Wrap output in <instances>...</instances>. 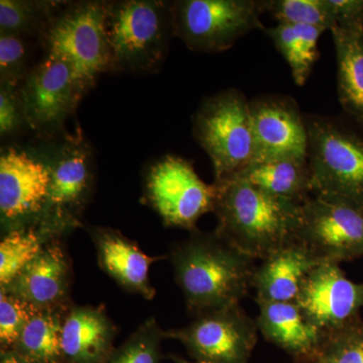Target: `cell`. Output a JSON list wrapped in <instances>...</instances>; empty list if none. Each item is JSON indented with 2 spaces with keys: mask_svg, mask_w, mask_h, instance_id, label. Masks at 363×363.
I'll list each match as a JSON object with an SVG mask.
<instances>
[{
  "mask_svg": "<svg viewBox=\"0 0 363 363\" xmlns=\"http://www.w3.org/2000/svg\"><path fill=\"white\" fill-rule=\"evenodd\" d=\"M177 285L189 312L201 313L240 304L252 289L255 260L216 233L191 231L169 253Z\"/></svg>",
  "mask_w": 363,
  "mask_h": 363,
  "instance_id": "1",
  "label": "cell"
},
{
  "mask_svg": "<svg viewBox=\"0 0 363 363\" xmlns=\"http://www.w3.org/2000/svg\"><path fill=\"white\" fill-rule=\"evenodd\" d=\"M213 185L215 233L247 257L262 260L297 240L302 204L267 194L235 176Z\"/></svg>",
  "mask_w": 363,
  "mask_h": 363,
  "instance_id": "2",
  "label": "cell"
},
{
  "mask_svg": "<svg viewBox=\"0 0 363 363\" xmlns=\"http://www.w3.org/2000/svg\"><path fill=\"white\" fill-rule=\"evenodd\" d=\"M306 121L313 195L363 210V124L345 114Z\"/></svg>",
  "mask_w": 363,
  "mask_h": 363,
  "instance_id": "3",
  "label": "cell"
},
{
  "mask_svg": "<svg viewBox=\"0 0 363 363\" xmlns=\"http://www.w3.org/2000/svg\"><path fill=\"white\" fill-rule=\"evenodd\" d=\"M111 71L152 73L164 64L174 37L171 1H105Z\"/></svg>",
  "mask_w": 363,
  "mask_h": 363,
  "instance_id": "4",
  "label": "cell"
},
{
  "mask_svg": "<svg viewBox=\"0 0 363 363\" xmlns=\"http://www.w3.org/2000/svg\"><path fill=\"white\" fill-rule=\"evenodd\" d=\"M43 45L45 54L70 66L81 97L111 71L105 30V1H83L59 9L48 26Z\"/></svg>",
  "mask_w": 363,
  "mask_h": 363,
  "instance_id": "5",
  "label": "cell"
},
{
  "mask_svg": "<svg viewBox=\"0 0 363 363\" xmlns=\"http://www.w3.org/2000/svg\"><path fill=\"white\" fill-rule=\"evenodd\" d=\"M192 121L193 135L211 160L214 181L252 164L255 140L250 101L241 91L229 88L207 97Z\"/></svg>",
  "mask_w": 363,
  "mask_h": 363,
  "instance_id": "6",
  "label": "cell"
},
{
  "mask_svg": "<svg viewBox=\"0 0 363 363\" xmlns=\"http://www.w3.org/2000/svg\"><path fill=\"white\" fill-rule=\"evenodd\" d=\"M174 37L199 52L226 51L241 38L264 28L262 0L171 1Z\"/></svg>",
  "mask_w": 363,
  "mask_h": 363,
  "instance_id": "7",
  "label": "cell"
},
{
  "mask_svg": "<svg viewBox=\"0 0 363 363\" xmlns=\"http://www.w3.org/2000/svg\"><path fill=\"white\" fill-rule=\"evenodd\" d=\"M44 162L50 172L49 193L35 224L60 238L78 225L93 194V150L82 135L67 136Z\"/></svg>",
  "mask_w": 363,
  "mask_h": 363,
  "instance_id": "8",
  "label": "cell"
},
{
  "mask_svg": "<svg viewBox=\"0 0 363 363\" xmlns=\"http://www.w3.org/2000/svg\"><path fill=\"white\" fill-rule=\"evenodd\" d=\"M145 196L164 225L196 230L203 215L213 212L215 188L182 157L166 156L145 176Z\"/></svg>",
  "mask_w": 363,
  "mask_h": 363,
  "instance_id": "9",
  "label": "cell"
},
{
  "mask_svg": "<svg viewBox=\"0 0 363 363\" xmlns=\"http://www.w3.org/2000/svg\"><path fill=\"white\" fill-rule=\"evenodd\" d=\"M259 333L257 321L240 304L201 313L187 326L164 331L198 362L211 363H250Z\"/></svg>",
  "mask_w": 363,
  "mask_h": 363,
  "instance_id": "10",
  "label": "cell"
},
{
  "mask_svg": "<svg viewBox=\"0 0 363 363\" xmlns=\"http://www.w3.org/2000/svg\"><path fill=\"white\" fill-rule=\"evenodd\" d=\"M297 241L321 262L363 257V210L313 195L301 205Z\"/></svg>",
  "mask_w": 363,
  "mask_h": 363,
  "instance_id": "11",
  "label": "cell"
},
{
  "mask_svg": "<svg viewBox=\"0 0 363 363\" xmlns=\"http://www.w3.org/2000/svg\"><path fill=\"white\" fill-rule=\"evenodd\" d=\"M28 128L42 136L63 130L82 99L70 66L45 54L20 86Z\"/></svg>",
  "mask_w": 363,
  "mask_h": 363,
  "instance_id": "12",
  "label": "cell"
},
{
  "mask_svg": "<svg viewBox=\"0 0 363 363\" xmlns=\"http://www.w3.org/2000/svg\"><path fill=\"white\" fill-rule=\"evenodd\" d=\"M255 156L253 162L308 161L307 121L293 98L264 95L250 101Z\"/></svg>",
  "mask_w": 363,
  "mask_h": 363,
  "instance_id": "13",
  "label": "cell"
},
{
  "mask_svg": "<svg viewBox=\"0 0 363 363\" xmlns=\"http://www.w3.org/2000/svg\"><path fill=\"white\" fill-rule=\"evenodd\" d=\"M50 172L43 160L21 150L0 156V214L6 233L39 220L49 193Z\"/></svg>",
  "mask_w": 363,
  "mask_h": 363,
  "instance_id": "14",
  "label": "cell"
},
{
  "mask_svg": "<svg viewBox=\"0 0 363 363\" xmlns=\"http://www.w3.org/2000/svg\"><path fill=\"white\" fill-rule=\"evenodd\" d=\"M296 303L308 321L326 333L362 317L363 281H351L340 264L322 262L305 279Z\"/></svg>",
  "mask_w": 363,
  "mask_h": 363,
  "instance_id": "15",
  "label": "cell"
},
{
  "mask_svg": "<svg viewBox=\"0 0 363 363\" xmlns=\"http://www.w3.org/2000/svg\"><path fill=\"white\" fill-rule=\"evenodd\" d=\"M71 283L70 257L59 238H55L18 278L1 289L37 309H68Z\"/></svg>",
  "mask_w": 363,
  "mask_h": 363,
  "instance_id": "16",
  "label": "cell"
},
{
  "mask_svg": "<svg viewBox=\"0 0 363 363\" xmlns=\"http://www.w3.org/2000/svg\"><path fill=\"white\" fill-rule=\"evenodd\" d=\"M87 231L96 247L100 267L124 290L152 300L156 290L150 284V269L162 257H150L116 229L90 226Z\"/></svg>",
  "mask_w": 363,
  "mask_h": 363,
  "instance_id": "17",
  "label": "cell"
},
{
  "mask_svg": "<svg viewBox=\"0 0 363 363\" xmlns=\"http://www.w3.org/2000/svg\"><path fill=\"white\" fill-rule=\"evenodd\" d=\"M322 264L298 241L279 248L260 260L253 274L257 302H296L305 279Z\"/></svg>",
  "mask_w": 363,
  "mask_h": 363,
  "instance_id": "18",
  "label": "cell"
},
{
  "mask_svg": "<svg viewBox=\"0 0 363 363\" xmlns=\"http://www.w3.org/2000/svg\"><path fill=\"white\" fill-rule=\"evenodd\" d=\"M116 326L104 306L71 305L62 328L63 358L72 363H100L111 353Z\"/></svg>",
  "mask_w": 363,
  "mask_h": 363,
  "instance_id": "19",
  "label": "cell"
},
{
  "mask_svg": "<svg viewBox=\"0 0 363 363\" xmlns=\"http://www.w3.org/2000/svg\"><path fill=\"white\" fill-rule=\"evenodd\" d=\"M259 333L288 353L294 362H308L316 352L324 333L313 326L296 302H257Z\"/></svg>",
  "mask_w": 363,
  "mask_h": 363,
  "instance_id": "20",
  "label": "cell"
},
{
  "mask_svg": "<svg viewBox=\"0 0 363 363\" xmlns=\"http://www.w3.org/2000/svg\"><path fill=\"white\" fill-rule=\"evenodd\" d=\"M233 176L247 181L267 194L298 204H303L313 196L308 161L276 160L253 162Z\"/></svg>",
  "mask_w": 363,
  "mask_h": 363,
  "instance_id": "21",
  "label": "cell"
},
{
  "mask_svg": "<svg viewBox=\"0 0 363 363\" xmlns=\"http://www.w3.org/2000/svg\"><path fill=\"white\" fill-rule=\"evenodd\" d=\"M337 63L339 102L344 114L363 124V28L330 30Z\"/></svg>",
  "mask_w": 363,
  "mask_h": 363,
  "instance_id": "22",
  "label": "cell"
},
{
  "mask_svg": "<svg viewBox=\"0 0 363 363\" xmlns=\"http://www.w3.org/2000/svg\"><path fill=\"white\" fill-rule=\"evenodd\" d=\"M262 30L286 60L296 84L304 86L319 58L318 42L325 30L311 26L278 23Z\"/></svg>",
  "mask_w": 363,
  "mask_h": 363,
  "instance_id": "23",
  "label": "cell"
},
{
  "mask_svg": "<svg viewBox=\"0 0 363 363\" xmlns=\"http://www.w3.org/2000/svg\"><path fill=\"white\" fill-rule=\"evenodd\" d=\"M68 309L37 310L13 351L30 363H59L63 358L62 328Z\"/></svg>",
  "mask_w": 363,
  "mask_h": 363,
  "instance_id": "24",
  "label": "cell"
},
{
  "mask_svg": "<svg viewBox=\"0 0 363 363\" xmlns=\"http://www.w3.org/2000/svg\"><path fill=\"white\" fill-rule=\"evenodd\" d=\"M59 238L47 228L30 225L4 234L0 242V286H9L49 241Z\"/></svg>",
  "mask_w": 363,
  "mask_h": 363,
  "instance_id": "25",
  "label": "cell"
},
{
  "mask_svg": "<svg viewBox=\"0 0 363 363\" xmlns=\"http://www.w3.org/2000/svg\"><path fill=\"white\" fill-rule=\"evenodd\" d=\"M58 6L52 1L1 0L0 33L43 39L48 26L59 11Z\"/></svg>",
  "mask_w": 363,
  "mask_h": 363,
  "instance_id": "26",
  "label": "cell"
},
{
  "mask_svg": "<svg viewBox=\"0 0 363 363\" xmlns=\"http://www.w3.org/2000/svg\"><path fill=\"white\" fill-rule=\"evenodd\" d=\"M311 363H363V319L324 333Z\"/></svg>",
  "mask_w": 363,
  "mask_h": 363,
  "instance_id": "27",
  "label": "cell"
},
{
  "mask_svg": "<svg viewBox=\"0 0 363 363\" xmlns=\"http://www.w3.org/2000/svg\"><path fill=\"white\" fill-rule=\"evenodd\" d=\"M264 13L278 23L316 26L325 30L335 28L329 0H262Z\"/></svg>",
  "mask_w": 363,
  "mask_h": 363,
  "instance_id": "28",
  "label": "cell"
},
{
  "mask_svg": "<svg viewBox=\"0 0 363 363\" xmlns=\"http://www.w3.org/2000/svg\"><path fill=\"white\" fill-rule=\"evenodd\" d=\"M30 38L0 33V84L20 87L33 66Z\"/></svg>",
  "mask_w": 363,
  "mask_h": 363,
  "instance_id": "29",
  "label": "cell"
},
{
  "mask_svg": "<svg viewBox=\"0 0 363 363\" xmlns=\"http://www.w3.org/2000/svg\"><path fill=\"white\" fill-rule=\"evenodd\" d=\"M166 337L155 318L143 322L108 363H157L160 342Z\"/></svg>",
  "mask_w": 363,
  "mask_h": 363,
  "instance_id": "30",
  "label": "cell"
},
{
  "mask_svg": "<svg viewBox=\"0 0 363 363\" xmlns=\"http://www.w3.org/2000/svg\"><path fill=\"white\" fill-rule=\"evenodd\" d=\"M37 308L0 289V343L4 350H13L21 332Z\"/></svg>",
  "mask_w": 363,
  "mask_h": 363,
  "instance_id": "31",
  "label": "cell"
},
{
  "mask_svg": "<svg viewBox=\"0 0 363 363\" xmlns=\"http://www.w3.org/2000/svg\"><path fill=\"white\" fill-rule=\"evenodd\" d=\"M28 128L20 87L0 84V135L13 138Z\"/></svg>",
  "mask_w": 363,
  "mask_h": 363,
  "instance_id": "32",
  "label": "cell"
},
{
  "mask_svg": "<svg viewBox=\"0 0 363 363\" xmlns=\"http://www.w3.org/2000/svg\"><path fill=\"white\" fill-rule=\"evenodd\" d=\"M335 26L363 28V0H329Z\"/></svg>",
  "mask_w": 363,
  "mask_h": 363,
  "instance_id": "33",
  "label": "cell"
},
{
  "mask_svg": "<svg viewBox=\"0 0 363 363\" xmlns=\"http://www.w3.org/2000/svg\"><path fill=\"white\" fill-rule=\"evenodd\" d=\"M0 363H30L26 358L21 357L14 351H6L2 355L1 362Z\"/></svg>",
  "mask_w": 363,
  "mask_h": 363,
  "instance_id": "34",
  "label": "cell"
},
{
  "mask_svg": "<svg viewBox=\"0 0 363 363\" xmlns=\"http://www.w3.org/2000/svg\"><path fill=\"white\" fill-rule=\"evenodd\" d=\"M178 363H211V362H186V360H180V362H178Z\"/></svg>",
  "mask_w": 363,
  "mask_h": 363,
  "instance_id": "35",
  "label": "cell"
},
{
  "mask_svg": "<svg viewBox=\"0 0 363 363\" xmlns=\"http://www.w3.org/2000/svg\"><path fill=\"white\" fill-rule=\"evenodd\" d=\"M294 363H311L309 362H294Z\"/></svg>",
  "mask_w": 363,
  "mask_h": 363,
  "instance_id": "36",
  "label": "cell"
}]
</instances>
